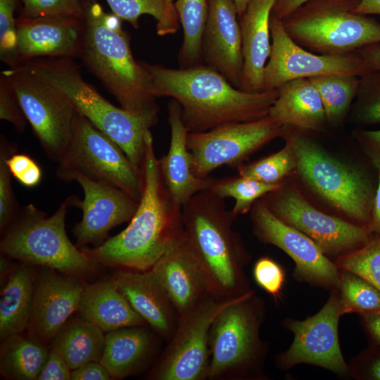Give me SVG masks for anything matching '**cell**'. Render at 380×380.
<instances>
[{"label":"cell","mask_w":380,"mask_h":380,"mask_svg":"<svg viewBox=\"0 0 380 380\" xmlns=\"http://www.w3.org/2000/svg\"><path fill=\"white\" fill-rule=\"evenodd\" d=\"M58 164L56 175L62 181L69 174L80 172L140 200L143 170H138L118 145L80 113L68 148Z\"/></svg>","instance_id":"9"},{"label":"cell","mask_w":380,"mask_h":380,"mask_svg":"<svg viewBox=\"0 0 380 380\" xmlns=\"http://www.w3.org/2000/svg\"><path fill=\"white\" fill-rule=\"evenodd\" d=\"M2 72L47 157L60 163L68 148L79 113L60 91L27 70L15 67Z\"/></svg>","instance_id":"10"},{"label":"cell","mask_w":380,"mask_h":380,"mask_svg":"<svg viewBox=\"0 0 380 380\" xmlns=\"http://www.w3.org/2000/svg\"><path fill=\"white\" fill-rule=\"evenodd\" d=\"M242 296L227 300L209 296L180 317L177 328L151 370L150 378L155 380L206 379L210 364L211 325L222 310Z\"/></svg>","instance_id":"12"},{"label":"cell","mask_w":380,"mask_h":380,"mask_svg":"<svg viewBox=\"0 0 380 380\" xmlns=\"http://www.w3.org/2000/svg\"><path fill=\"white\" fill-rule=\"evenodd\" d=\"M178 16L174 0H164V11L161 20L157 23V34L160 36L172 34L177 32Z\"/></svg>","instance_id":"48"},{"label":"cell","mask_w":380,"mask_h":380,"mask_svg":"<svg viewBox=\"0 0 380 380\" xmlns=\"http://www.w3.org/2000/svg\"><path fill=\"white\" fill-rule=\"evenodd\" d=\"M11 175L27 187L37 186L42 177V170L38 163L25 153L9 155L6 160Z\"/></svg>","instance_id":"45"},{"label":"cell","mask_w":380,"mask_h":380,"mask_svg":"<svg viewBox=\"0 0 380 380\" xmlns=\"http://www.w3.org/2000/svg\"><path fill=\"white\" fill-rule=\"evenodd\" d=\"M353 108V120L362 125L380 123V70L360 77Z\"/></svg>","instance_id":"37"},{"label":"cell","mask_w":380,"mask_h":380,"mask_svg":"<svg viewBox=\"0 0 380 380\" xmlns=\"http://www.w3.org/2000/svg\"><path fill=\"white\" fill-rule=\"evenodd\" d=\"M341 313L380 312V291L363 278L348 271L340 275Z\"/></svg>","instance_id":"35"},{"label":"cell","mask_w":380,"mask_h":380,"mask_svg":"<svg viewBox=\"0 0 380 380\" xmlns=\"http://www.w3.org/2000/svg\"><path fill=\"white\" fill-rule=\"evenodd\" d=\"M0 119L11 123L19 132H24L28 122L11 84L2 72L0 75Z\"/></svg>","instance_id":"43"},{"label":"cell","mask_w":380,"mask_h":380,"mask_svg":"<svg viewBox=\"0 0 380 380\" xmlns=\"http://www.w3.org/2000/svg\"><path fill=\"white\" fill-rule=\"evenodd\" d=\"M63 181H75L84 191V199L77 198L75 205L82 211V217L73 228L77 246L80 248L101 244L109 231L130 221L137 209L139 202L125 192L80 172L69 174Z\"/></svg>","instance_id":"15"},{"label":"cell","mask_w":380,"mask_h":380,"mask_svg":"<svg viewBox=\"0 0 380 380\" xmlns=\"http://www.w3.org/2000/svg\"><path fill=\"white\" fill-rule=\"evenodd\" d=\"M15 145L2 134L0 139V230L3 234L14 220L20 209L12 187L11 174L6 165V158L15 152Z\"/></svg>","instance_id":"39"},{"label":"cell","mask_w":380,"mask_h":380,"mask_svg":"<svg viewBox=\"0 0 380 380\" xmlns=\"http://www.w3.org/2000/svg\"><path fill=\"white\" fill-rule=\"evenodd\" d=\"M77 198H66L51 216L32 204L20 208L1 234V254L76 277L93 272L98 264L70 241L65 230L68 210Z\"/></svg>","instance_id":"6"},{"label":"cell","mask_w":380,"mask_h":380,"mask_svg":"<svg viewBox=\"0 0 380 380\" xmlns=\"http://www.w3.org/2000/svg\"><path fill=\"white\" fill-rule=\"evenodd\" d=\"M167 110L170 143L167 153L159 160V163L170 197L177 206L182 208L194 195L209 189L215 179L194 175L186 142L189 132L182 120L181 107L171 99Z\"/></svg>","instance_id":"24"},{"label":"cell","mask_w":380,"mask_h":380,"mask_svg":"<svg viewBox=\"0 0 380 380\" xmlns=\"http://www.w3.org/2000/svg\"><path fill=\"white\" fill-rule=\"evenodd\" d=\"M149 270L165 290L179 317L211 296L184 231Z\"/></svg>","instance_id":"21"},{"label":"cell","mask_w":380,"mask_h":380,"mask_svg":"<svg viewBox=\"0 0 380 380\" xmlns=\"http://www.w3.org/2000/svg\"><path fill=\"white\" fill-rule=\"evenodd\" d=\"M112 13L128 22L134 28L139 27L142 15H149L159 22L163 15L164 0H106Z\"/></svg>","instance_id":"41"},{"label":"cell","mask_w":380,"mask_h":380,"mask_svg":"<svg viewBox=\"0 0 380 380\" xmlns=\"http://www.w3.org/2000/svg\"><path fill=\"white\" fill-rule=\"evenodd\" d=\"M342 315L339 298L332 295L324 306L303 321L290 320L287 327L294 334L289 350L280 357L284 367L310 363L343 374L347 367L338 338V322Z\"/></svg>","instance_id":"17"},{"label":"cell","mask_w":380,"mask_h":380,"mask_svg":"<svg viewBox=\"0 0 380 380\" xmlns=\"http://www.w3.org/2000/svg\"><path fill=\"white\" fill-rule=\"evenodd\" d=\"M112 379L107 369L100 362H89L72 370L71 380Z\"/></svg>","instance_id":"47"},{"label":"cell","mask_w":380,"mask_h":380,"mask_svg":"<svg viewBox=\"0 0 380 380\" xmlns=\"http://www.w3.org/2000/svg\"><path fill=\"white\" fill-rule=\"evenodd\" d=\"M112 279L136 312L169 341L177 328L179 317L151 272L122 269L117 271Z\"/></svg>","instance_id":"23"},{"label":"cell","mask_w":380,"mask_h":380,"mask_svg":"<svg viewBox=\"0 0 380 380\" xmlns=\"http://www.w3.org/2000/svg\"><path fill=\"white\" fill-rule=\"evenodd\" d=\"M100 362L112 379H121L136 373L148 360L154 349V338L145 325L127 327L105 335Z\"/></svg>","instance_id":"29"},{"label":"cell","mask_w":380,"mask_h":380,"mask_svg":"<svg viewBox=\"0 0 380 380\" xmlns=\"http://www.w3.org/2000/svg\"><path fill=\"white\" fill-rule=\"evenodd\" d=\"M71 374L72 369L65 360L57 352L50 349L37 380H69Z\"/></svg>","instance_id":"46"},{"label":"cell","mask_w":380,"mask_h":380,"mask_svg":"<svg viewBox=\"0 0 380 380\" xmlns=\"http://www.w3.org/2000/svg\"><path fill=\"white\" fill-rule=\"evenodd\" d=\"M106 334L81 316L70 317L58 331L49 348L57 352L72 370L89 362H100Z\"/></svg>","instance_id":"30"},{"label":"cell","mask_w":380,"mask_h":380,"mask_svg":"<svg viewBox=\"0 0 380 380\" xmlns=\"http://www.w3.org/2000/svg\"><path fill=\"white\" fill-rule=\"evenodd\" d=\"M39 266L27 334L50 345L55 335L78 310L85 285L76 276Z\"/></svg>","instance_id":"19"},{"label":"cell","mask_w":380,"mask_h":380,"mask_svg":"<svg viewBox=\"0 0 380 380\" xmlns=\"http://www.w3.org/2000/svg\"><path fill=\"white\" fill-rule=\"evenodd\" d=\"M77 311L80 316L105 334L122 327L147 324L112 278L85 285Z\"/></svg>","instance_id":"26"},{"label":"cell","mask_w":380,"mask_h":380,"mask_svg":"<svg viewBox=\"0 0 380 380\" xmlns=\"http://www.w3.org/2000/svg\"><path fill=\"white\" fill-rule=\"evenodd\" d=\"M20 0H0V58L8 65L16 44L15 11Z\"/></svg>","instance_id":"42"},{"label":"cell","mask_w":380,"mask_h":380,"mask_svg":"<svg viewBox=\"0 0 380 380\" xmlns=\"http://www.w3.org/2000/svg\"><path fill=\"white\" fill-rule=\"evenodd\" d=\"M249 1L250 0H234L239 18H240L246 11Z\"/></svg>","instance_id":"56"},{"label":"cell","mask_w":380,"mask_h":380,"mask_svg":"<svg viewBox=\"0 0 380 380\" xmlns=\"http://www.w3.org/2000/svg\"><path fill=\"white\" fill-rule=\"evenodd\" d=\"M13 259L1 254L0 257V276L1 280L4 279L13 270L17 262L12 260Z\"/></svg>","instance_id":"54"},{"label":"cell","mask_w":380,"mask_h":380,"mask_svg":"<svg viewBox=\"0 0 380 380\" xmlns=\"http://www.w3.org/2000/svg\"><path fill=\"white\" fill-rule=\"evenodd\" d=\"M49 348L27 334H15L1 341L0 372L11 380H37Z\"/></svg>","instance_id":"31"},{"label":"cell","mask_w":380,"mask_h":380,"mask_svg":"<svg viewBox=\"0 0 380 380\" xmlns=\"http://www.w3.org/2000/svg\"><path fill=\"white\" fill-rule=\"evenodd\" d=\"M268 115L281 127L320 130L327 122L320 95L309 79L290 81L277 89Z\"/></svg>","instance_id":"27"},{"label":"cell","mask_w":380,"mask_h":380,"mask_svg":"<svg viewBox=\"0 0 380 380\" xmlns=\"http://www.w3.org/2000/svg\"><path fill=\"white\" fill-rule=\"evenodd\" d=\"M253 277L258 286L267 293L274 298L280 294L284 272L274 260L267 257L258 259L253 267Z\"/></svg>","instance_id":"44"},{"label":"cell","mask_w":380,"mask_h":380,"mask_svg":"<svg viewBox=\"0 0 380 380\" xmlns=\"http://www.w3.org/2000/svg\"><path fill=\"white\" fill-rule=\"evenodd\" d=\"M374 220L377 227L380 229V172H379V185L374 201Z\"/></svg>","instance_id":"55"},{"label":"cell","mask_w":380,"mask_h":380,"mask_svg":"<svg viewBox=\"0 0 380 380\" xmlns=\"http://www.w3.org/2000/svg\"><path fill=\"white\" fill-rule=\"evenodd\" d=\"M310 0H276L270 16L282 20L298 7Z\"/></svg>","instance_id":"50"},{"label":"cell","mask_w":380,"mask_h":380,"mask_svg":"<svg viewBox=\"0 0 380 380\" xmlns=\"http://www.w3.org/2000/svg\"><path fill=\"white\" fill-rule=\"evenodd\" d=\"M16 44L8 63L15 68L41 58L80 57L83 20L74 17L16 18Z\"/></svg>","instance_id":"20"},{"label":"cell","mask_w":380,"mask_h":380,"mask_svg":"<svg viewBox=\"0 0 380 380\" xmlns=\"http://www.w3.org/2000/svg\"><path fill=\"white\" fill-rule=\"evenodd\" d=\"M297 167L293 146L289 139L278 152L238 168L239 175L267 184L278 182Z\"/></svg>","instance_id":"36"},{"label":"cell","mask_w":380,"mask_h":380,"mask_svg":"<svg viewBox=\"0 0 380 380\" xmlns=\"http://www.w3.org/2000/svg\"><path fill=\"white\" fill-rule=\"evenodd\" d=\"M139 62L147 73L152 94L170 97L179 104L189 132L264 118L278 96L277 89L245 91L236 88L207 65L170 68Z\"/></svg>","instance_id":"1"},{"label":"cell","mask_w":380,"mask_h":380,"mask_svg":"<svg viewBox=\"0 0 380 380\" xmlns=\"http://www.w3.org/2000/svg\"><path fill=\"white\" fill-rule=\"evenodd\" d=\"M355 12L361 15H380V0H360Z\"/></svg>","instance_id":"52"},{"label":"cell","mask_w":380,"mask_h":380,"mask_svg":"<svg viewBox=\"0 0 380 380\" xmlns=\"http://www.w3.org/2000/svg\"><path fill=\"white\" fill-rule=\"evenodd\" d=\"M267 205L284 222L309 236L324 253L337 254L367 241L365 229L317 210L293 189L281 191Z\"/></svg>","instance_id":"16"},{"label":"cell","mask_w":380,"mask_h":380,"mask_svg":"<svg viewBox=\"0 0 380 380\" xmlns=\"http://www.w3.org/2000/svg\"><path fill=\"white\" fill-rule=\"evenodd\" d=\"M175 8L183 29V41L177 56L179 68L201 64L208 0H176Z\"/></svg>","instance_id":"32"},{"label":"cell","mask_w":380,"mask_h":380,"mask_svg":"<svg viewBox=\"0 0 380 380\" xmlns=\"http://www.w3.org/2000/svg\"><path fill=\"white\" fill-rule=\"evenodd\" d=\"M370 71L380 70V43L365 46L356 51Z\"/></svg>","instance_id":"51"},{"label":"cell","mask_w":380,"mask_h":380,"mask_svg":"<svg viewBox=\"0 0 380 380\" xmlns=\"http://www.w3.org/2000/svg\"><path fill=\"white\" fill-rule=\"evenodd\" d=\"M17 67L60 91L80 115L118 145L133 165L142 171L146 138L157 123L158 113L135 114L114 106L84 80L72 58H41Z\"/></svg>","instance_id":"5"},{"label":"cell","mask_w":380,"mask_h":380,"mask_svg":"<svg viewBox=\"0 0 380 380\" xmlns=\"http://www.w3.org/2000/svg\"><path fill=\"white\" fill-rule=\"evenodd\" d=\"M182 218L210 296L227 300L248 292L247 255L224 199L210 189L198 192L182 207Z\"/></svg>","instance_id":"4"},{"label":"cell","mask_w":380,"mask_h":380,"mask_svg":"<svg viewBox=\"0 0 380 380\" xmlns=\"http://www.w3.org/2000/svg\"><path fill=\"white\" fill-rule=\"evenodd\" d=\"M84 9L80 57L123 109L135 114L158 113L147 73L134 58L122 20L106 12L98 0H80Z\"/></svg>","instance_id":"3"},{"label":"cell","mask_w":380,"mask_h":380,"mask_svg":"<svg viewBox=\"0 0 380 380\" xmlns=\"http://www.w3.org/2000/svg\"><path fill=\"white\" fill-rule=\"evenodd\" d=\"M142 170L143 191L127 227L94 248H81L98 265L148 271L184 231L182 208L164 182L151 132L146 138Z\"/></svg>","instance_id":"2"},{"label":"cell","mask_w":380,"mask_h":380,"mask_svg":"<svg viewBox=\"0 0 380 380\" xmlns=\"http://www.w3.org/2000/svg\"><path fill=\"white\" fill-rule=\"evenodd\" d=\"M317 89L327 122H341L355 100L360 77L349 74H330L309 78Z\"/></svg>","instance_id":"33"},{"label":"cell","mask_w":380,"mask_h":380,"mask_svg":"<svg viewBox=\"0 0 380 380\" xmlns=\"http://www.w3.org/2000/svg\"><path fill=\"white\" fill-rule=\"evenodd\" d=\"M271 52L264 69L262 91L277 89L297 79L330 74L362 76L370 71L357 51L341 55L318 54L295 42L282 21L270 16Z\"/></svg>","instance_id":"13"},{"label":"cell","mask_w":380,"mask_h":380,"mask_svg":"<svg viewBox=\"0 0 380 380\" xmlns=\"http://www.w3.org/2000/svg\"><path fill=\"white\" fill-rule=\"evenodd\" d=\"M252 218L258 236L293 260L297 276L324 285L338 286L337 267L309 236L278 217L265 203L256 205Z\"/></svg>","instance_id":"18"},{"label":"cell","mask_w":380,"mask_h":380,"mask_svg":"<svg viewBox=\"0 0 380 380\" xmlns=\"http://www.w3.org/2000/svg\"><path fill=\"white\" fill-rule=\"evenodd\" d=\"M283 127L269 115L231 123L203 132H188L187 147L196 176L208 177L222 165H235L254 151L282 134Z\"/></svg>","instance_id":"14"},{"label":"cell","mask_w":380,"mask_h":380,"mask_svg":"<svg viewBox=\"0 0 380 380\" xmlns=\"http://www.w3.org/2000/svg\"><path fill=\"white\" fill-rule=\"evenodd\" d=\"M262 309L249 291L215 317L209 333L210 380L246 377L262 357Z\"/></svg>","instance_id":"8"},{"label":"cell","mask_w":380,"mask_h":380,"mask_svg":"<svg viewBox=\"0 0 380 380\" xmlns=\"http://www.w3.org/2000/svg\"><path fill=\"white\" fill-rule=\"evenodd\" d=\"M370 371L374 379L380 380V358L372 364Z\"/></svg>","instance_id":"57"},{"label":"cell","mask_w":380,"mask_h":380,"mask_svg":"<svg viewBox=\"0 0 380 380\" xmlns=\"http://www.w3.org/2000/svg\"><path fill=\"white\" fill-rule=\"evenodd\" d=\"M356 135L368 150L373 163L380 172V129L359 130Z\"/></svg>","instance_id":"49"},{"label":"cell","mask_w":380,"mask_h":380,"mask_svg":"<svg viewBox=\"0 0 380 380\" xmlns=\"http://www.w3.org/2000/svg\"><path fill=\"white\" fill-rule=\"evenodd\" d=\"M22 7L19 15L28 18L74 17L84 19L80 0H20Z\"/></svg>","instance_id":"40"},{"label":"cell","mask_w":380,"mask_h":380,"mask_svg":"<svg viewBox=\"0 0 380 380\" xmlns=\"http://www.w3.org/2000/svg\"><path fill=\"white\" fill-rule=\"evenodd\" d=\"M282 134L291 142L303 179L337 209L359 220L367 219L371 206L370 186L364 175L322 150L303 134ZM281 134V135H282Z\"/></svg>","instance_id":"11"},{"label":"cell","mask_w":380,"mask_h":380,"mask_svg":"<svg viewBox=\"0 0 380 380\" xmlns=\"http://www.w3.org/2000/svg\"><path fill=\"white\" fill-rule=\"evenodd\" d=\"M205 65L239 88L243 67L241 34L234 0H208L202 39Z\"/></svg>","instance_id":"22"},{"label":"cell","mask_w":380,"mask_h":380,"mask_svg":"<svg viewBox=\"0 0 380 380\" xmlns=\"http://www.w3.org/2000/svg\"><path fill=\"white\" fill-rule=\"evenodd\" d=\"M275 1L250 0L239 18L243 54L239 89L243 91H262L264 69L271 52L270 14Z\"/></svg>","instance_id":"25"},{"label":"cell","mask_w":380,"mask_h":380,"mask_svg":"<svg viewBox=\"0 0 380 380\" xmlns=\"http://www.w3.org/2000/svg\"><path fill=\"white\" fill-rule=\"evenodd\" d=\"M337 265L363 278L380 291V239L341 256Z\"/></svg>","instance_id":"38"},{"label":"cell","mask_w":380,"mask_h":380,"mask_svg":"<svg viewBox=\"0 0 380 380\" xmlns=\"http://www.w3.org/2000/svg\"><path fill=\"white\" fill-rule=\"evenodd\" d=\"M280 187L279 184H267L239 175L215 179L210 189L221 198H232L235 200L231 212L236 217L246 213L257 199L277 191Z\"/></svg>","instance_id":"34"},{"label":"cell","mask_w":380,"mask_h":380,"mask_svg":"<svg viewBox=\"0 0 380 380\" xmlns=\"http://www.w3.org/2000/svg\"><path fill=\"white\" fill-rule=\"evenodd\" d=\"M367 324L372 334L380 342V312L368 314Z\"/></svg>","instance_id":"53"},{"label":"cell","mask_w":380,"mask_h":380,"mask_svg":"<svg viewBox=\"0 0 380 380\" xmlns=\"http://www.w3.org/2000/svg\"><path fill=\"white\" fill-rule=\"evenodd\" d=\"M360 0H310L284 18L286 32L318 54L341 55L380 43V23L355 12Z\"/></svg>","instance_id":"7"},{"label":"cell","mask_w":380,"mask_h":380,"mask_svg":"<svg viewBox=\"0 0 380 380\" xmlns=\"http://www.w3.org/2000/svg\"><path fill=\"white\" fill-rule=\"evenodd\" d=\"M39 266L18 261L1 280L0 338L26 331L32 307L35 278Z\"/></svg>","instance_id":"28"}]
</instances>
